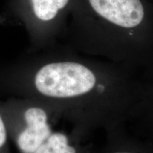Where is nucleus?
Returning a JSON list of instances; mask_svg holds the SVG:
<instances>
[{
	"mask_svg": "<svg viewBox=\"0 0 153 153\" xmlns=\"http://www.w3.org/2000/svg\"><path fill=\"white\" fill-rule=\"evenodd\" d=\"M7 140V131L4 121L0 115V149L2 148L6 144Z\"/></svg>",
	"mask_w": 153,
	"mask_h": 153,
	"instance_id": "obj_5",
	"label": "nucleus"
},
{
	"mask_svg": "<svg viewBox=\"0 0 153 153\" xmlns=\"http://www.w3.org/2000/svg\"><path fill=\"white\" fill-rule=\"evenodd\" d=\"M69 0H31L36 16L42 21L54 19L60 9L64 8Z\"/></svg>",
	"mask_w": 153,
	"mask_h": 153,
	"instance_id": "obj_4",
	"label": "nucleus"
},
{
	"mask_svg": "<svg viewBox=\"0 0 153 153\" xmlns=\"http://www.w3.org/2000/svg\"><path fill=\"white\" fill-rule=\"evenodd\" d=\"M152 77L128 68L53 60L36 67L28 88L32 100L49 106L85 135L152 116Z\"/></svg>",
	"mask_w": 153,
	"mask_h": 153,
	"instance_id": "obj_1",
	"label": "nucleus"
},
{
	"mask_svg": "<svg viewBox=\"0 0 153 153\" xmlns=\"http://www.w3.org/2000/svg\"><path fill=\"white\" fill-rule=\"evenodd\" d=\"M111 153H133V152H131L129 150H116L114 152H113Z\"/></svg>",
	"mask_w": 153,
	"mask_h": 153,
	"instance_id": "obj_6",
	"label": "nucleus"
},
{
	"mask_svg": "<svg viewBox=\"0 0 153 153\" xmlns=\"http://www.w3.org/2000/svg\"><path fill=\"white\" fill-rule=\"evenodd\" d=\"M28 104L23 111L22 125L16 137L20 152L77 153L72 140L82 134L74 128L68 131L61 126L64 119L49 106L33 100Z\"/></svg>",
	"mask_w": 153,
	"mask_h": 153,
	"instance_id": "obj_2",
	"label": "nucleus"
},
{
	"mask_svg": "<svg viewBox=\"0 0 153 153\" xmlns=\"http://www.w3.org/2000/svg\"><path fill=\"white\" fill-rule=\"evenodd\" d=\"M89 2L103 18L132 31L144 18V9L140 0H89Z\"/></svg>",
	"mask_w": 153,
	"mask_h": 153,
	"instance_id": "obj_3",
	"label": "nucleus"
}]
</instances>
